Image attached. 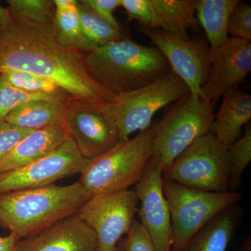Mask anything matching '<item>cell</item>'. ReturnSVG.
<instances>
[{
    "label": "cell",
    "instance_id": "20",
    "mask_svg": "<svg viewBox=\"0 0 251 251\" xmlns=\"http://www.w3.org/2000/svg\"><path fill=\"white\" fill-rule=\"evenodd\" d=\"M239 2V0H196V18L205 31L209 50L218 49L229 39V18Z\"/></svg>",
    "mask_w": 251,
    "mask_h": 251
},
{
    "label": "cell",
    "instance_id": "23",
    "mask_svg": "<svg viewBox=\"0 0 251 251\" xmlns=\"http://www.w3.org/2000/svg\"><path fill=\"white\" fill-rule=\"evenodd\" d=\"M77 12L81 29L93 50L126 37L122 30L112 27L80 1L77 2Z\"/></svg>",
    "mask_w": 251,
    "mask_h": 251
},
{
    "label": "cell",
    "instance_id": "30",
    "mask_svg": "<svg viewBox=\"0 0 251 251\" xmlns=\"http://www.w3.org/2000/svg\"><path fill=\"white\" fill-rule=\"evenodd\" d=\"M35 130L21 128L6 122H0V158L12 150L21 140Z\"/></svg>",
    "mask_w": 251,
    "mask_h": 251
},
{
    "label": "cell",
    "instance_id": "3",
    "mask_svg": "<svg viewBox=\"0 0 251 251\" xmlns=\"http://www.w3.org/2000/svg\"><path fill=\"white\" fill-rule=\"evenodd\" d=\"M94 80L114 95L138 90L171 70L156 47L125 37L85 53Z\"/></svg>",
    "mask_w": 251,
    "mask_h": 251
},
{
    "label": "cell",
    "instance_id": "29",
    "mask_svg": "<svg viewBox=\"0 0 251 251\" xmlns=\"http://www.w3.org/2000/svg\"><path fill=\"white\" fill-rule=\"evenodd\" d=\"M117 251H156L146 229L138 220H133L129 230L117 245Z\"/></svg>",
    "mask_w": 251,
    "mask_h": 251
},
{
    "label": "cell",
    "instance_id": "5",
    "mask_svg": "<svg viewBox=\"0 0 251 251\" xmlns=\"http://www.w3.org/2000/svg\"><path fill=\"white\" fill-rule=\"evenodd\" d=\"M214 105L188 94L180 99L156 126L152 156L162 173L198 138L209 132L214 119Z\"/></svg>",
    "mask_w": 251,
    "mask_h": 251
},
{
    "label": "cell",
    "instance_id": "34",
    "mask_svg": "<svg viewBox=\"0 0 251 251\" xmlns=\"http://www.w3.org/2000/svg\"><path fill=\"white\" fill-rule=\"evenodd\" d=\"M238 251H251V237L248 236L245 240L243 242L242 246Z\"/></svg>",
    "mask_w": 251,
    "mask_h": 251
},
{
    "label": "cell",
    "instance_id": "8",
    "mask_svg": "<svg viewBox=\"0 0 251 251\" xmlns=\"http://www.w3.org/2000/svg\"><path fill=\"white\" fill-rule=\"evenodd\" d=\"M63 126L86 159L100 156L122 140L114 102L69 99Z\"/></svg>",
    "mask_w": 251,
    "mask_h": 251
},
{
    "label": "cell",
    "instance_id": "9",
    "mask_svg": "<svg viewBox=\"0 0 251 251\" xmlns=\"http://www.w3.org/2000/svg\"><path fill=\"white\" fill-rule=\"evenodd\" d=\"M188 94L187 85L171 70L141 88L117 95L114 105L122 140L148 129L158 110Z\"/></svg>",
    "mask_w": 251,
    "mask_h": 251
},
{
    "label": "cell",
    "instance_id": "17",
    "mask_svg": "<svg viewBox=\"0 0 251 251\" xmlns=\"http://www.w3.org/2000/svg\"><path fill=\"white\" fill-rule=\"evenodd\" d=\"M68 137L62 125L34 130L0 158V173L14 171L39 161L53 152Z\"/></svg>",
    "mask_w": 251,
    "mask_h": 251
},
{
    "label": "cell",
    "instance_id": "13",
    "mask_svg": "<svg viewBox=\"0 0 251 251\" xmlns=\"http://www.w3.org/2000/svg\"><path fill=\"white\" fill-rule=\"evenodd\" d=\"M140 208V223L146 229L156 251H171V214L163 190V173L151 158L140 181L135 185Z\"/></svg>",
    "mask_w": 251,
    "mask_h": 251
},
{
    "label": "cell",
    "instance_id": "6",
    "mask_svg": "<svg viewBox=\"0 0 251 251\" xmlns=\"http://www.w3.org/2000/svg\"><path fill=\"white\" fill-rule=\"evenodd\" d=\"M163 190L171 214V251H181L204 225L242 198L240 193L207 192L164 179Z\"/></svg>",
    "mask_w": 251,
    "mask_h": 251
},
{
    "label": "cell",
    "instance_id": "27",
    "mask_svg": "<svg viewBox=\"0 0 251 251\" xmlns=\"http://www.w3.org/2000/svg\"><path fill=\"white\" fill-rule=\"evenodd\" d=\"M35 100H59L49 96L28 93L18 90L0 75V122H4L10 112L18 105Z\"/></svg>",
    "mask_w": 251,
    "mask_h": 251
},
{
    "label": "cell",
    "instance_id": "4",
    "mask_svg": "<svg viewBox=\"0 0 251 251\" xmlns=\"http://www.w3.org/2000/svg\"><path fill=\"white\" fill-rule=\"evenodd\" d=\"M156 126L121 140L111 150L90 160L80 173V184L91 196L129 189L145 173L152 156Z\"/></svg>",
    "mask_w": 251,
    "mask_h": 251
},
{
    "label": "cell",
    "instance_id": "32",
    "mask_svg": "<svg viewBox=\"0 0 251 251\" xmlns=\"http://www.w3.org/2000/svg\"><path fill=\"white\" fill-rule=\"evenodd\" d=\"M19 240L17 236L11 232L6 237H0V251H14Z\"/></svg>",
    "mask_w": 251,
    "mask_h": 251
},
{
    "label": "cell",
    "instance_id": "11",
    "mask_svg": "<svg viewBox=\"0 0 251 251\" xmlns=\"http://www.w3.org/2000/svg\"><path fill=\"white\" fill-rule=\"evenodd\" d=\"M90 161L81 155L68 137L53 152L39 161L14 171L0 173V194L53 184L59 179L80 174Z\"/></svg>",
    "mask_w": 251,
    "mask_h": 251
},
{
    "label": "cell",
    "instance_id": "18",
    "mask_svg": "<svg viewBox=\"0 0 251 251\" xmlns=\"http://www.w3.org/2000/svg\"><path fill=\"white\" fill-rule=\"evenodd\" d=\"M251 118V94L239 89L229 91L222 96V103L214 113L209 132L228 148L242 136L243 126Z\"/></svg>",
    "mask_w": 251,
    "mask_h": 251
},
{
    "label": "cell",
    "instance_id": "28",
    "mask_svg": "<svg viewBox=\"0 0 251 251\" xmlns=\"http://www.w3.org/2000/svg\"><path fill=\"white\" fill-rule=\"evenodd\" d=\"M227 33L230 38L251 41V6L247 2L237 5L229 18Z\"/></svg>",
    "mask_w": 251,
    "mask_h": 251
},
{
    "label": "cell",
    "instance_id": "12",
    "mask_svg": "<svg viewBox=\"0 0 251 251\" xmlns=\"http://www.w3.org/2000/svg\"><path fill=\"white\" fill-rule=\"evenodd\" d=\"M168 61L171 70L181 79L195 99L202 98L211 59L209 46L199 39H185L160 30L143 29Z\"/></svg>",
    "mask_w": 251,
    "mask_h": 251
},
{
    "label": "cell",
    "instance_id": "2",
    "mask_svg": "<svg viewBox=\"0 0 251 251\" xmlns=\"http://www.w3.org/2000/svg\"><path fill=\"white\" fill-rule=\"evenodd\" d=\"M92 197L80 182L51 184L0 194V227L19 239L30 237L76 214Z\"/></svg>",
    "mask_w": 251,
    "mask_h": 251
},
{
    "label": "cell",
    "instance_id": "16",
    "mask_svg": "<svg viewBox=\"0 0 251 251\" xmlns=\"http://www.w3.org/2000/svg\"><path fill=\"white\" fill-rule=\"evenodd\" d=\"M97 236L76 214L20 239L14 251H97Z\"/></svg>",
    "mask_w": 251,
    "mask_h": 251
},
{
    "label": "cell",
    "instance_id": "25",
    "mask_svg": "<svg viewBox=\"0 0 251 251\" xmlns=\"http://www.w3.org/2000/svg\"><path fill=\"white\" fill-rule=\"evenodd\" d=\"M12 17L31 22L54 24L53 0H7Z\"/></svg>",
    "mask_w": 251,
    "mask_h": 251
},
{
    "label": "cell",
    "instance_id": "26",
    "mask_svg": "<svg viewBox=\"0 0 251 251\" xmlns=\"http://www.w3.org/2000/svg\"><path fill=\"white\" fill-rule=\"evenodd\" d=\"M229 161V191L241 183L244 171L251 161V126L247 125L242 136L227 148Z\"/></svg>",
    "mask_w": 251,
    "mask_h": 251
},
{
    "label": "cell",
    "instance_id": "15",
    "mask_svg": "<svg viewBox=\"0 0 251 251\" xmlns=\"http://www.w3.org/2000/svg\"><path fill=\"white\" fill-rule=\"evenodd\" d=\"M211 65L202 88V99L215 105L229 91L238 90L251 72V43L230 38L215 50H209Z\"/></svg>",
    "mask_w": 251,
    "mask_h": 251
},
{
    "label": "cell",
    "instance_id": "33",
    "mask_svg": "<svg viewBox=\"0 0 251 251\" xmlns=\"http://www.w3.org/2000/svg\"><path fill=\"white\" fill-rule=\"evenodd\" d=\"M12 16L7 7L0 4V29L12 21Z\"/></svg>",
    "mask_w": 251,
    "mask_h": 251
},
{
    "label": "cell",
    "instance_id": "24",
    "mask_svg": "<svg viewBox=\"0 0 251 251\" xmlns=\"http://www.w3.org/2000/svg\"><path fill=\"white\" fill-rule=\"evenodd\" d=\"M4 80L18 90L28 93L49 96L61 101L73 99L57 85L44 77L20 71H6L0 73Z\"/></svg>",
    "mask_w": 251,
    "mask_h": 251
},
{
    "label": "cell",
    "instance_id": "7",
    "mask_svg": "<svg viewBox=\"0 0 251 251\" xmlns=\"http://www.w3.org/2000/svg\"><path fill=\"white\" fill-rule=\"evenodd\" d=\"M163 179L200 191L230 192L227 148L207 132L175 160Z\"/></svg>",
    "mask_w": 251,
    "mask_h": 251
},
{
    "label": "cell",
    "instance_id": "31",
    "mask_svg": "<svg viewBox=\"0 0 251 251\" xmlns=\"http://www.w3.org/2000/svg\"><path fill=\"white\" fill-rule=\"evenodd\" d=\"M80 2L112 27L121 30L120 24L114 15L115 10L121 6V0H81Z\"/></svg>",
    "mask_w": 251,
    "mask_h": 251
},
{
    "label": "cell",
    "instance_id": "1",
    "mask_svg": "<svg viewBox=\"0 0 251 251\" xmlns=\"http://www.w3.org/2000/svg\"><path fill=\"white\" fill-rule=\"evenodd\" d=\"M0 29V73L20 71L48 79L73 99L115 102L86 67L85 52L63 46L54 25L12 17Z\"/></svg>",
    "mask_w": 251,
    "mask_h": 251
},
{
    "label": "cell",
    "instance_id": "22",
    "mask_svg": "<svg viewBox=\"0 0 251 251\" xmlns=\"http://www.w3.org/2000/svg\"><path fill=\"white\" fill-rule=\"evenodd\" d=\"M54 27L63 46L82 52L93 50L81 29L77 0H53Z\"/></svg>",
    "mask_w": 251,
    "mask_h": 251
},
{
    "label": "cell",
    "instance_id": "10",
    "mask_svg": "<svg viewBox=\"0 0 251 251\" xmlns=\"http://www.w3.org/2000/svg\"><path fill=\"white\" fill-rule=\"evenodd\" d=\"M139 204L134 190L92 196L77 211V217L95 233L97 251H117L129 230Z\"/></svg>",
    "mask_w": 251,
    "mask_h": 251
},
{
    "label": "cell",
    "instance_id": "14",
    "mask_svg": "<svg viewBox=\"0 0 251 251\" xmlns=\"http://www.w3.org/2000/svg\"><path fill=\"white\" fill-rule=\"evenodd\" d=\"M196 0H121L128 21L143 29L160 30L190 39L189 31L199 26Z\"/></svg>",
    "mask_w": 251,
    "mask_h": 251
},
{
    "label": "cell",
    "instance_id": "19",
    "mask_svg": "<svg viewBox=\"0 0 251 251\" xmlns=\"http://www.w3.org/2000/svg\"><path fill=\"white\" fill-rule=\"evenodd\" d=\"M239 219L236 204L227 207L198 230L181 251H226Z\"/></svg>",
    "mask_w": 251,
    "mask_h": 251
},
{
    "label": "cell",
    "instance_id": "21",
    "mask_svg": "<svg viewBox=\"0 0 251 251\" xmlns=\"http://www.w3.org/2000/svg\"><path fill=\"white\" fill-rule=\"evenodd\" d=\"M66 102L35 100L21 104L10 112L5 122L28 129L38 130L64 124Z\"/></svg>",
    "mask_w": 251,
    "mask_h": 251
}]
</instances>
